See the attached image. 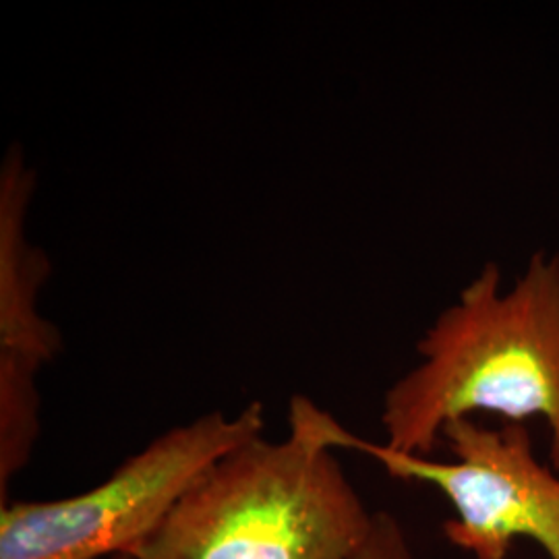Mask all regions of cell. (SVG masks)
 Returning <instances> with one entry per match:
<instances>
[{
  "mask_svg": "<svg viewBox=\"0 0 559 559\" xmlns=\"http://www.w3.org/2000/svg\"><path fill=\"white\" fill-rule=\"evenodd\" d=\"M417 350L419 365L383 396L388 448L429 456L454 420L489 413L526 425L539 417L559 473V253H535L510 288L500 265L487 261Z\"/></svg>",
  "mask_w": 559,
  "mask_h": 559,
  "instance_id": "obj_1",
  "label": "cell"
},
{
  "mask_svg": "<svg viewBox=\"0 0 559 559\" xmlns=\"http://www.w3.org/2000/svg\"><path fill=\"white\" fill-rule=\"evenodd\" d=\"M373 514L293 399L288 436L218 460L133 559H353Z\"/></svg>",
  "mask_w": 559,
  "mask_h": 559,
  "instance_id": "obj_2",
  "label": "cell"
},
{
  "mask_svg": "<svg viewBox=\"0 0 559 559\" xmlns=\"http://www.w3.org/2000/svg\"><path fill=\"white\" fill-rule=\"evenodd\" d=\"M263 429L261 402L233 417L212 411L168 429L83 493L2 506L0 559L135 558L201 475Z\"/></svg>",
  "mask_w": 559,
  "mask_h": 559,
  "instance_id": "obj_3",
  "label": "cell"
},
{
  "mask_svg": "<svg viewBox=\"0 0 559 559\" xmlns=\"http://www.w3.org/2000/svg\"><path fill=\"white\" fill-rule=\"evenodd\" d=\"M302 411L328 448L362 452L390 477L438 487L456 512L443 535L473 558L506 559L516 539H528L559 559V473L537 460L526 425L454 420L443 429L454 460L438 462L362 440L307 396Z\"/></svg>",
  "mask_w": 559,
  "mask_h": 559,
  "instance_id": "obj_4",
  "label": "cell"
},
{
  "mask_svg": "<svg viewBox=\"0 0 559 559\" xmlns=\"http://www.w3.org/2000/svg\"><path fill=\"white\" fill-rule=\"evenodd\" d=\"M36 173L11 147L0 170V417L11 423L40 419L36 378L59 355L60 332L41 318L38 297L50 263L27 237Z\"/></svg>",
  "mask_w": 559,
  "mask_h": 559,
  "instance_id": "obj_5",
  "label": "cell"
},
{
  "mask_svg": "<svg viewBox=\"0 0 559 559\" xmlns=\"http://www.w3.org/2000/svg\"><path fill=\"white\" fill-rule=\"evenodd\" d=\"M353 559H415V551L400 520L380 510L373 514L369 537Z\"/></svg>",
  "mask_w": 559,
  "mask_h": 559,
  "instance_id": "obj_6",
  "label": "cell"
},
{
  "mask_svg": "<svg viewBox=\"0 0 559 559\" xmlns=\"http://www.w3.org/2000/svg\"><path fill=\"white\" fill-rule=\"evenodd\" d=\"M110 559H133V558H129V556H117V558H110Z\"/></svg>",
  "mask_w": 559,
  "mask_h": 559,
  "instance_id": "obj_7",
  "label": "cell"
}]
</instances>
